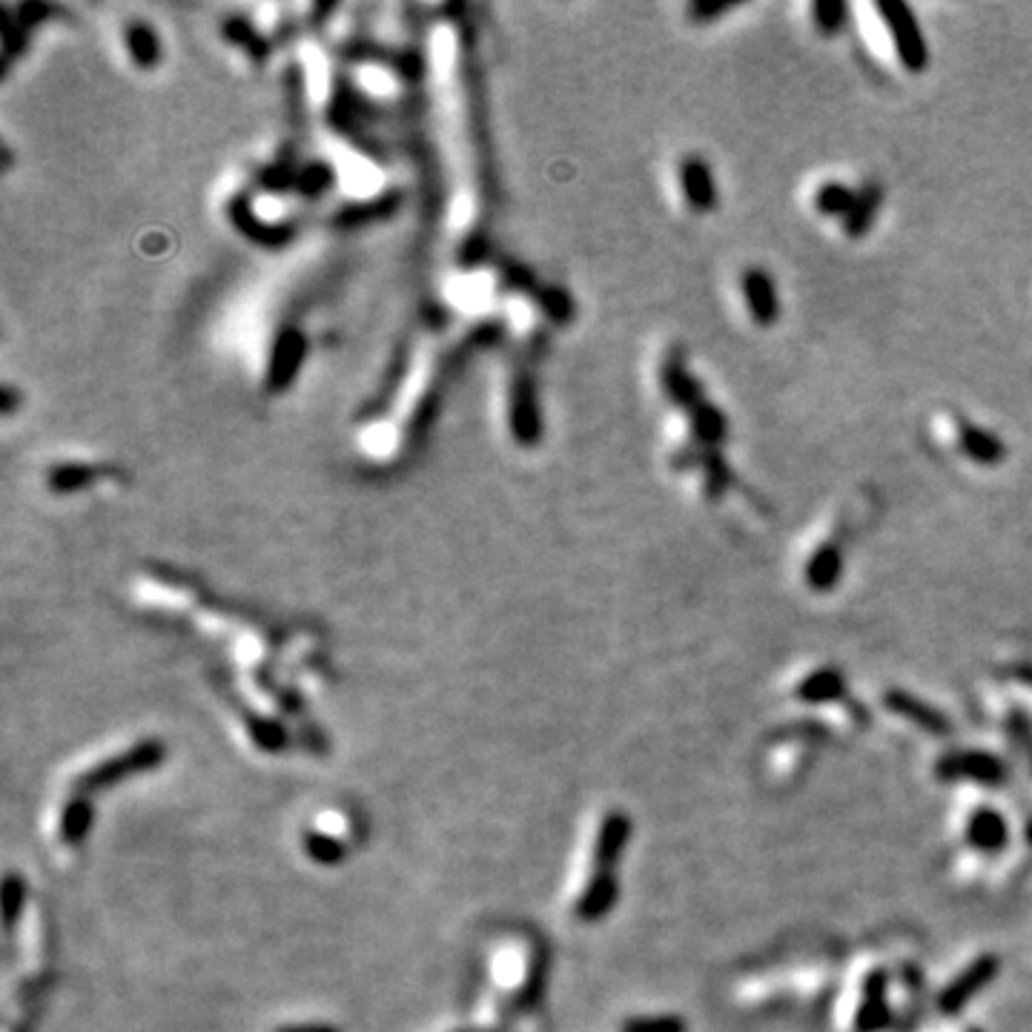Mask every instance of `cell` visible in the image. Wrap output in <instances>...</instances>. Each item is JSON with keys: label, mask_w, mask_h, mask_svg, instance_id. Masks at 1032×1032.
I'll use <instances>...</instances> for the list:
<instances>
[{"label": "cell", "mask_w": 1032, "mask_h": 1032, "mask_svg": "<svg viewBox=\"0 0 1032 1032\" xmlns=\"http://www.w3.org/2000/svg\"><path fill=\"white\" fill-rule=\"evenodd\" d=\"M875 9H878V14L884 18L889 35H892L895 52H898L904 70L912 72V75L927 70L929 47L921 27L915 21L912 9H909L907 3H900V0H878Z\"/></svg>", "instance_id": "1"}, {"label": "cell", "mask_w": 1032, "mask_h": 1032, "mask_svg": "<svg viewBox=\"0 0 1032 1032\" xmlns=\"http://www.w3.org/2000/svg\"><path fill=\"white\" fill-rule=\"evenodd\" d=\"M998 967H1001L998 956L976 958V961H972L970 967H967V970H963L961 976H958L956 981L949 983L947 990L938 995V1010H941L943 1015H958V1012L970 1004L972 998H976L983 987H990V983L995 981Z\"/></svg>", "instance_id": "2"}, {"label": "cell", "mask_w": 1032, "mask_h": 1032, "mask_svg": "<svg viewBox=\"0 0 1032 1032\" xmlns=\"http://www.w3.org/2000/svg\"><path fill=\"white\" fill-rule=\"evenodd\" d=\"M671 465H674L677 471H703L705 496H709V499H720V496H725V491L734 485V471L729 467V462L723 460V454L712 451V447H683V451H677Z\"/></svg>", "instance_id": "3"}, {"label": "cell", "mask_w": 1032, "mask_h": 1032, "mask_svg": "<svg viewBox=\"0 0 1032 1032\" xmlns=\"http://www.w3.org/2000/svg\"><path fill=\"white\" fill-rule=\"evenodd\" d=\"M935 774L943 777V781H972V783H983V786H998V783L1004 781V766L998 757L987 752H963V754H949L943 757L938 766H935Z\"/></svg>", "instance_id": "4"}, {"label": "cell", "mask_w": 1032, "mask_h": 1032, "mask_svg": "<svg viewBox=\"0 0 1032 1032\" xmlns=\"http://www.w3.org/2000/svg\"><path fill=\"white\" fill-rule=\"evenodd\" d=\"M660 382H663V396L669 399V402H674L677 407H683L685 413H689L691 407H698L700 402H705L703 384H700L698 376L689 370L680 348H674L669 357L663 359Z\"/></svg>", "instance_id": "5"}, {"label": "cell", "mask_w": 1032, "mask_h": 1032, "mask_svg": "<svg viewBox=\"0 0 1032 1032\" xmlns=\"http://www.w3.org/2000/svg\"><path fill=\"white\" fill-rule=\"evenodd\" d=\"M680 187L694 213H712L718 207V182L714 169L703 155H685L680 161Z\"/></svg>", "instance_id": "6"}, {"label": "cell", "mask_w": 1032, "mask_h": 1032, "mask_svg": "<svg viewBox=\"0 0 1032 1032\" xmlns=\"http://www.w3.org/2000/svg\"><path fill=\"white\" fill-rule=\"evenodd\" d=\"M743 296H746V308L754 324L772 328L781 316V299H777V287H774L772 276L763 267H749L743 272Z\"/></svg>", "instance_id": "7"}, {"label": "cell", "mask_w": 1032, "mask_h": 1032, "mask_svg": "<svg viewBox=\"0 0 1032 1032\" xmlns=\"http://www.w3.org/2000/svg\"><path fill=\"white\" fill-rule=\"evenodd\" d=\"M884 703H886V709H889V712L898 714V718H904V720H909V723L918 725V729H923V732L932 734V737H947V734L952 732V723H949V720L943 718L938 709L927 705L923 700L912 698L909 691H900V689L886 691Z\"/></svg>", "instance_id": "8"}, {"label": "cell", "mask_w": 1032, "mask_h": 1032, "mask_svg": "<svg viewBox=\"0 0 1032 1032\" xmlns=\"http://www.w3.org/2000/svg\"><path fill=\"white\" fill-rule=\"evenodd\" d=\"M956 431H958V447H961L963 454L970 456L976 465H1001L1007 460V445L998 440L995 433L987 431V427H978L976 422L970 419H956Z\"/></svg>", "instance_id": "9"}, {"label": "cell", "mask_w": 1032, "mask_h": 1032, "mask_svg": "<svg viewBox=\"0 0 1032 1032\" xmlns=\"http://www.w3.org/2000/svg\"><path fill=\"white\" fill-rule=\"evenodd\" d=\"M884 204V187L878 182H866L855 196V204L844 218V233L849 238H864L866 233L873 230L875 218Z\"/></svg>", "instance_id": "10"}, {"label": "cell", "mask_w": 1032, "mask_h": 1032, "mask_svg": "<svg viewBox=\"0 0 1032 1032\" xmlns=\"http://www.w3.org/2000/svg\"><path fill=\"white\" fill-rule=\"evenodd\" d=\"M1007 821L998 815L995 809H978L976 815L970 817V824H967V840L976 846L978 852H1001L1007 846Z\"/></svg>", "instance_id": "11"}, {"label": "cell", "mask_w": 1032, "mask_h": 1032, "mask_svg": "<svg viewBox=\"0 0 1032 1032\" xmlns=\"http://www.w3.org/2000/svg\"><path fill=\"white\" fill-rule=\"evenodd\" d=\"M691 419V433H694V445L700 447H712V451H720V445L729 436V422H725L723 411H720L714 402H700L698 407H691L689 411Z\"/></svg>", "instance_id": "12"}, {"label": "cell", "mask_w": 1032, "mask_h": 1032, "mask_svg": "<svg viewBox=\"0 0 1032 1032\" xmlns=\"http://www.w3.org/2000/svg\"><path fill=\"white\" fill-rule=\"evenodd\" d=\"M844 574V551L837 543L821 545L806 563V582L815 591H832L837 586V579Z\"/></svg>", "instance_id": "13"}, {"label": "cell", "mask_w": 1032, "mask_h": 1032, "mask_svg": "<svg viewBox=\"0 0 1032 1032\" xmlns=\"http://www.w3.org/2000/svg\"><path fill=\"white\" fill-rule=\"evenodd\" d=\"M846 691V680L844 674L837 669H817L812 671L801 685H797V700L812 705L821 703H832V700H840Z\"/></svg>", "instance_id": "14"}, {"label": "cell", "mask_w": 1032, "mask_h": 1032, "mask_svg": "<svg viewBox=\"0 0 1032 1032\" xmlns=\"http://www.w3.org/2000/svg\"><path fill=\"white\" fill-rule=\"evenodd\" d=\"M886 1019H889L886 1015V978L875 972L866 981V992L858 1012V1032H878L886 1024Z\"/></svg>", "instance_id": "15"}, {"label": "cell", "mask_w": 1032, "mask_h": 1032, "mask_svg": "<svg viewBox=\"0 0 1032 1032\" xmlns=\"http://www.w3.org/2000/svg\"><path fill=\"white\" fill-rule=\"evenodd\" d=\"M855 189H849L846 184L840 182H826L821 184V189L815 193V207L821 216H844L852 209L855 204Z\"/></svg>", "instance_id": "16"}, {"label": "cell", "mask_w": 1032, "mask_h": 1032, "mask_svg": "<svg viewBox=\"0 0 1032 1032\" xmlns=\"http://www.w3.org/2000/svg\"><path fill=\"white\" fill-rule=\"evenodd\" d=\"M846 14H849V9H846L844 0H815V7H812L815 29L824 38H835L846 27Z\"/></svg>", "instance_id": "17"}, {"label": "cell", "mask_w": 1032, "mask_h": 1032, "mask_svg": "<svg viewBox=\"0 0 1032 1032\" xmlns=\"http://www.w3.org/2000/svg\"><path fill=\"white\" fill-rule=\"evenodd\" d=\"M622 1032H685V1024L677 1015H651V1019L626 1021Z\"/></svg>", "instance_id": "18"}, {"label": "cell", "mask_w": 1032, "mask_h": 1032, "mask_svg": "<svg viewBox=\"0 0 1032 1032\" xmlns=\"http://www.w3.org/2000/svg\"><path fill=\"white\" fill-rule=\"evenodd\" d=\"M732 9H734V3H729V0H723V3H714V0H698V3H691L689 14L698 23H709V21H714V18H720V14L732 12Z\"/></svg>", "instance_id": "19"}, {"label": "cell", "mask_w": 1032, "mask_h": 1032, "mask_svg": "<svg viewBox=\"0 0 1032 1032\" xmlns=\"http://www.w3.org/2000/svg\"><path fill=\"white\" fill-rule=\"evenodd\" d=\"M285 1032H333L328 1026H299V1030H285Z\"/></svg>", "instance_id": "20"}, {"label": "cell", "mask_w": 1032, "mask_h": 1032, "mask_svg": "<svg viewBox=\"0 0 1032 1032\" xmlns=\"http://www.w3.org/2000/svg\"><path fill=\"white\" fill-rule=\"evenodd\" d=\"M970 1032H978V1030H970Z\"/></svg>", "instance_id": "21"}]
</instances>
